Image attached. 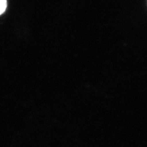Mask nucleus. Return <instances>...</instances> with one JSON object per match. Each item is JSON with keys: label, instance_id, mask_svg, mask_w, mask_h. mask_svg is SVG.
Segmentation results:
<instances>
[{"label": "nucleus", "instance_id": "f257e3e1", "mask_svg": "<svg viewBox=\"0 0 147 147\" xmlns=\"http://www.w3.org/2000/svg\"><path fill=\"white\" fill-rule=\"evenodd\" d=\"M7 8V0H0V15L2 14Z\"/></svg>", "mask_w": 147, "mask_h": 147}]
</instances>
